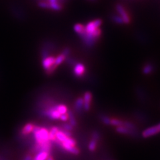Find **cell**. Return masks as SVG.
Instances as JSON below:
<instances>
[{
    "mask_svg": "<svg viewBox=\"0 0 160 160\" xmlns=\"http://www.w3.org/2000/svg\"><path fill=\"white\" fill-rule=\"evenodd\" d=\"M32 133L36 143L39 146H42L45 143L50 142L49 139V129L48 128L35 126Z\"/></svg>",
    "mask_w": 160,
    "mask_h": 160,
    "instance_id": "1",
    "label": "cell"
},
{
    "mask_svg": "<svg viewBox=\"0 0 160 160\" xmlns=\"http://www.w3.org/2000/svg\"><path fill=\"white\" fill-rule=\"evenodd\" d=\"M159 130H160L159 124H158L156 126H151L142 132V136L143 138H148L149 137L153 136L155 135H157L159 133Z\"/></svg>",
    "mask_w": 160,
    "mask_h": 160,
    "instance_id": "2",
    "label": "cell"
},
{
    "mask_svg": "<svg viewBox=\"0 0 160 160\" xmlns=\"http://www.w3.org/2000/svg\"><path fill=\"white\" fill-rule=\"evenodd\" d=\"M86 72V68L85 65L82 63H76L74 65L73 72L76 78H80L83 76Z\"/></svg>",
    "mask_w": 160,
    "mask_h": 160,
    "instance_id": "3",
    "label": "cell"
},
{
    "mask_svg": "<svg viewBox=\"0 0 160 160\" xmlns=\"http://www.w3.org/2000/svg\"><path fill=\"white\" fill-rule=\"evenodd\" d=\"M55 57L53 56H48L46 58H45L42 59V66L43 69L45 71L48 72V70H49L51 68H54L55 69H56L54 67V63H55Z\"/></svg>",
    "mask_w": 160,
    "mask_h": 160,
    "instance_id": "4",
    "label": "cell"
},
{
    "mask_svg": "<svg viewBox=\"0 0 160 160\" xmlns=\"http://www.w3.org/2000/svg\"><path fill=\"white\" fill-rule=\"evenodd\" d=\"M100 138V134L95 132L92 135V139L88 144V149L90 152H95L97 148L98 142Z\"/></svg>",
    "mask_w": 160,
    "mask_h": 160,
    "instance_id": "5",
    "label": "cell"
},
{
    "mask_svg": "<svg viewBox=\"0 0 160 160\" xmlns=\"http://www.w3.org/2000/svg\"><path fill=\"white\" fill-rule=\"evenodd\" d=\"M116 9L119 14L120 15V17L122 19L123 23H126L128 24L130 22V18L129 15L127 12V11L125 8L122 6L121 4H118L116 6Z\"/></svg>",
    "mask_w": 160,
    "mask_h": 160,
    "instance_id": "6",
    "label": "cell"
},
{
    "mask_svg": "<svg viewBox=\"0 0 160 160\" xmlns=\"http://www.w3.org/2000/svg\"><path fill=\"white\" fill-rule=\"evenodd\" d=\"M83 109L86 112H89L91 109V103L92 100V93L90 92H86L83 95Z\"/></svg>",
    "mask_w": 160,
    "mask_h": 160,
    "instance_id": "7",
    "label": "cell"
},
{
    "mask_svg": "<svg viewBox=\"0 0 160 160\" xmlns=\"http://www.w3.org/2000/svg\"><path fill=\"white\" fill-rule=\"evenodd\" d=\"M35 126L33 123H28L22 128L21 133L22 136H28V135L32 133L33 131V129L35 128Z\"/></svg>",
    "mask_w": 160,
    "mask_h": 160,
    "instance_id": "8",
    "label": "cell"
},
{
    "mask_svg": "<svg viewBox=\"0 0 160 160\" xmlns=\"http://www.w3.org/2000/svg\"><path fill=\"white\" fill-rule=\"evenodd\" d=\"M116 132L119 133L124 134V135H129V136H133L135 133H137L136 132L132 131V130L129 129L124 126H118L116 128Z\"/></svg>",
    "mask_w": 160,
    "mask_h": 160,
    "instance_id": "9",
    "label": "cell"
},
{
    "mask_svg": "<svg viewBox=\"0 0 160 160\" xmlns=\"http://www.w3.org/2000/svg\"><path fill=\"white\" fill-rule=\"evenodd\" d=\"M83 108V100L82 98H78L76 99L74 104V110L77 113L81 112Z\"/></svg>",
    "mask_w": 160,
    "mask_h": 160,
    "instance_id": "10",
    "label": "cell"
},
{
    "mask_svg": "<svg viewBox=\"0 0 160 160\" xmlns=\"http://www.w3.org/2000/svg\"><path fill=\"white\" fill-rule=\"evenodd\" d=\"M67 56L65 55L63 52H62L59 55L55 58V63H54V67L57 68L60 64H62L65 60L67 59Z\"/></svg>",
    "mask_w": 160,
    "mask_h": 160,
    "instance_id": "11",
    "label": "cell"
},
{
    "mask_svg": "<svg viewBox=\"0 0 160 160\" xmlns=\"http://www.w3.org/2000/svg\"><path fill=\"white\" fill-rule=\"evenodd\" d=\"M50 153L48 152L41 151L36 153V156L33 157V160H47Z\"/></svg>",
    "mask_w": 160,
    "mask_h": 160,
    "instance_id": "12",
    "label": "cell"
},
{
    "mask_svg": "<svg viewBox=\"0 0 160 160\" xmlns=\"http://www.w3.org/2000/svg\"><path fill=\"white\" fill-rule=\"evenodd\" d=\"M68 116H69V123L72 125L73 127H75L77 126V120L75 118V114L72 111V110H68Z\"/></svg>",
    "mask_w": 160,
    "mask_h": 160,
    "instance_id": "13",
    "label": "cell"
},
{
    "mask_svg": "<svg viewBox=\"0 0 160 160\" xmlns=\"http://www.w3.org/2000/svg\"><path fill=\"white\" fill-rule=\"evenodd\" d=\"M74 30L79 36H82L83 33H85V26L82 24L78 23L76 24L74 26Z\"/></svg>",
    "mask_w": 160,
    "mask_h": 160,
    "instance_id": "14",
    "label": "cell"
},
{
    "mask_svg": "<svg viewBox=\"0 0 160 160\" xmlns=\"http://www.w3.org/2000/svg\"><path fill=\"white\" fill-rule=\"evenodd\" d=\"M153 71V66L151 63L145 65L142 69V73L144 75H149Z\"/></svg>",
    "mask_w": 160,
    "mask_h": 160,
    "instance_id": "15",
    "label": "cell"
},
{
    "mask_svg": "<svg viewBox=\"0 0 160 160\" xmlns=\"http://www.w3.org/2000/svg\"><path fill=\"white\" fill-rule=\"evenodd\" d=\"M56 108H57V110L58 111V112L61 115L67 113L68 110H69L67 106H66V105H64V104H57Z\"/></svg>",
    "mask_w": 160,
    "mask_h": 160,
    "instance_id": "16",
    "label": "cell"
},
{
    "mask_svg": "<svg viewBox=\"0 0 160 160\" xmlns=\"http://www.w3.org/2000/svg\"><path fill=\"white\" fill-rule=\"evenodd\" d=\"M123 121L121 119H116V118H111L110 119V126H123Z\"/></svg>",
    "mask_w": 160,
    "mask_h": 160,
    "instance_id": "17",
    "label": "cell"
},
{
    "mask_svg": "<svg viewBox=\"0 0 160 160\" xmlns=\"http://www.w3.org/2000/svg\"><path fill=\"white\" fill-rule=\"evenodd\" d=\"M59 128L62 129H63V130H66V131H68V132H72L73 131V127L69 123H62L61 128Z\"/></svg>",
    "mask_w": 160,
    "mask_h": 160,
    "instance_id": "18",
    "label": "cell"
},
{
    "mask_svg": "<svg viewBox=\"0 0 160 160\" xmlns=\"http://www.w3.org/2000/svg\"><path fill=\"white\" fill-rule=\"evenodd\" d=\"M110 119H111V118L106 116V115H101V116H100V119H101V121L103 124L106 125V126H110Z\"/></svg>",
    "mask_w": 160,
    "mask_h": 160,
    "instance_id": "19",
    "label": "cell"
},
{
    "mask_svg": "<svg viewBox=\"0 0 160 160\" xmlns=\"http://www.w3.org/2000/svg\"><path fill=\"white\" fill-rule=\"evenodd\" d=\"M112 19L113 21L114 22H116V23H118V24H123V22L122 19L121 18V17L118 16V15H113V16H112Z\"/></svg>",
    "mask_w": 160,
    "mask_h": 160,
    "instance_id": "20",
    "label": "cell"
},
{
    "mask_svg": "<svg viewBox=\"0 0 160 160\" xmlns=\"http://www.w3.org/2000/svg\"><path fill=\"white\" fill-rule=\"evenodd\" d=\"M68 119H69V116H68V113H65V114H62L61 116H60L59 119L61 120V121L63 122H66L68 121Z\"/></svg>",
    "mask_w": 160,
    "mask_h": 160,
    "instance_id": "21",
    "label": "cell"
},
{
    "mask_svg": "<svg viewBox=\"0 0 160 160\" xmlns=\"http://www.w3.org/2000/svg\"><path fill=\"white\" fill-rule=\"evenodd\" d=\"M23 160H33V156L32 154H28L24 158Z\"/></svg>",
    "mask_w": 160,
    "mask_h": 160,
    "instance_id": "22",
    "label": "cell"
},
{
    "mask_svg": "<svg viewBox=\"0 0 160 160\" xmlns=\"http://www.w3.org/2000/svg\"><path fill=\"white\" fill-rule=\"evenodd\" d=\"M47 160H54V159H53V157L51 156V155H49V157H48V159H47Z\"/></svg>",
    "mask_w": 160,
    "mask_h": 160,
    "instance_id": "23",
    "label": "cell"
}]
</instances>
